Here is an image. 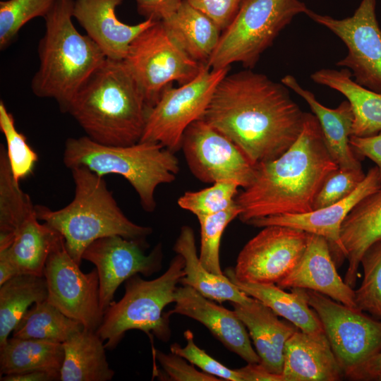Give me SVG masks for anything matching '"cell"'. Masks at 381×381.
Returning a JSON list of instances; mask_svg holds the SVG:
<instances>
[{"instance_id": "28", "label": "cell", "mask_w": 381, "mask_h": 381, "mask_svg": "<svg viewBox=\"0 0 381 381\" xmlns=\"http://www.w3.org/2000/svg\"><path fill=\"white\" fill-rule=\"evenodd\" d=\"M63 346L60 381H109L113 378L115 372L109 367L104 341L96 331L83 328Z\"/></svg>"}, {"instance_id": "48", "label": "cell", "mask_w": 381, "mask_h": 381, "mask_svg": "<svg viewBox=\"0 0 381 381\" xmlns=\"http://www.w3.org/2000/svg\"><path fill=\"white\" fill-rule=\"evenodd\" d=\"M1 381H56L60 377L44 371H32L22 374L5 375L0 377Z\"/></svg>"}, {"instance_id": "37", "label": "cell", "mask_w": 381, "mask_h": 381, "mask_svg": "<svg viewBox=\"0 0 381 381\" xmlns=\"http://www.w3.org/2000/svg\"><path fill=\"white\" fill-rule=\"evenodd\" d=\"M239 185L233 181H219L210 187L187 191L179 199V206L199 218L224 210L236 202Z\"/></svg>"}, {"instance_id": "22", "label": "cell", "mask_w": 381, "mask_h": 381, "mask_svg": "<svg viewBox=\"0 0 381 381\" xmlns=\"http://www.w3.org/2000/svg\"><path fill=\"white\" fill-rule=\"evenodd\" d=\"M231 303L253 340L260 363L270 372L282 375L285 344L298 329L279 320L269 307L253 297L242 303Z\"/></svg>"}, {"instance_id": "46", "label": "cell", "mask_w": 381, "mask_h": 381, "mask_svg": "<svg viewBox=\"0 0 381 381\" xmlns=\"http://www.w3.org/2000/svg\"><path fill=\"white\" fill-rule=\"evenodd\" d=\"M236 370L242 381H284L282 375L270 372L260 363H248Z\"/></svg>"}, {"instance_id": "44", "label": "cell", "mask_w": 381, "mask_h": 381, "mask_svg": "<svg viewBox=\"0 0 381 381\" xmlns=\"http://www.w3.org/2000/svg\"><path fill=\"white\" fill-rule=\"evenodd\" d=\"M350 145L358 157H368L378 169L381 180V131L368 137H350Z\"/></svg>"}, {"instance_id": "7", "label": "cell", "mask_w": 381, "mask_h": 381, "mask_svg": "<svg viewBox=\"0 0 381 381\" xmlns=\"http://www.w3.org/2000/svg\"><path fill=\"white\" fill-rule=\"evenodd\" d=\"M184 260L176 254L168 269L159 277L145 280L138 274L125 282V293L104 311L103 320L96 331L104 341L107 350L114 349L127 331L138 329L151 339L162 341L171 337L170 315L164 308L174 303L177 284L185 275Z\"/></svg>"}, {"instance_id": "27", "label": "cell", "mask_w": 381, "mask_h": 381, "mask_svg": "<svg viewBox=\"0 0 381 381\" xmlns=\"http://www.w3.org/2000/svg\"><path fill=\"white\" fill-rule=\"evenodd\" d=\"M173 249L184 260L185 275L180 280L182 285L190 286L203 296L219 303L224 301L242 303L250 298L226 274H215L202 265L191 227H181Z\"/></svg>"}, {"instance_id": "26", "label": "cell", "mask_w": 381, "mask_h": 381, "mask_svg": "<svg viewBox=\"0 0 381 381\" xmlns=\"http://www.w3.org/2000/svg\"><path fill=\"white\" fill-rule=\"evenodd\" d=\"M160 21L188 56L207 64L222 32L213 20L183 0L173 13Z\"/></svg>"}, {"instance_id": "25", "label": "cell", "mask_w": 381, "mask_h": 381, "mask_svg": "<svg viewBox=\"0 0 381 381\" xmlns=\"http://www.w3.org/2000/svg\"><path fill=\"white\" fill-rule=\"evenodd\" d=\"M310 78L337 90L349 101L353 113L351 135L368 137L381 131V93L358 84L347 68H322L312 73Z\"/></svg>"}, {"instance_id": "19", "label": "cell", "mask_w": 381, "mask_h": 381, "mask_svg": "<svg viewBox=\"0 0 381 381\" xmlns=\"http://www.w3.org/2000/svg\"><path fill=\"white\" fill-rule=\"evenodd\" d=\"M327 240L309 234L305 251L294 270L277 284L282 289H305L356 308L355 290L337 270Z\"/></svg>"}, {"instance_id": "4", "label": "cell", "mask_w": 381, "mask_h": 381, "mask_svg": "<svg viewBox=\"0 0 381 381\" xmlns=\"http://www.w3.org/2000/svg\"><path fill=\"white\" fill-rule=\"evenodd\" d=\"M74 1L56 0L44 16L45 32L37 47L40 66L31 80L34 95L54 99L63 112H68L80 86L107 59L88 35L75 28Z\"/></svg>"}, {"instance_id": "49", "label": "cell", "mask_w": 381, "mask_h": 381, "mask_svg": "<svg viewBox=\"0 0 381 381\" xmlns=\"http://www.w3.org/2000/svg\"><path fill=\"white\" fill-rule=\"evenodd\" d=\"M18 274H20L16 265L6 251H0V285Z\"/></svg>"}, {"instance_id": "18", "label": "cell", "mask_w": 381, "mask_h": 381, "mask_svg": "<svg viewBox=\"0 0 381 381\" xmlns=\"http://www.w3.org/2000/svg\"><path fill=\"white\" fill-rule=\"evenodd\" d=\"M174 307L168 312L190 318L202 324L228 350L248 363H260L248 330L236 313L217 305L190 286H177Z\"/></svg>"}, {"instance_id": "14", "label": "cell", "mask_w": 381, "mask_h": 381, "mask_svg": "<svg viewBox=\"0 0 381 381\" xmlns=\"http://www.w3.org/2000/svg\"><path fill=\"white\" fill-rule=\"evenodd\" d=\"M262 228L240 251L235 267L225 270L240 282L276 284L294 270L305 251L308 233L279 225Z\"/></svg>"}, {"instance_id": "32", "label": "cell", "mask_w": 381, "mask_h": 381, "mask_svg": "<svg viewBox=\"0 0 381 381\" xmlns=\"http://www.w3.org/2000/svg\"><path fill=\"white\" fill-rule=\"evenodd\" d=\"M47 297L44 276L20 274L0 285V346L7 341L30 307Z\"/></svg>"}, {"instance_id": "39", "label": "cell", "mask_w": 381, "mask_h": 381, "mask_svg": "<svg viewBox=\"0 0 381 381\" xmlns=\"http://www.w3.org/2000/svg\"><path fill=\"white\" fill-rule=\"evenodd\" d=\"M361 265L363 278L355 290L356 308L381 321V241L367 250Z\"/></svg>"}, {"instance_id": "43", "label": "cell", "mask_w": 381, "mask_h": 381, "mask_svg": "<svg viewBox=\"0 0 381 381\" xmlns=\"http://www.w3.org/2000/svg\"><path fill=\"white\" fill-rule=\"evenodd\" d=\"M223 31L233 20L244 0H186Z\"/></svg>"}, {"instance_id": "34", "label": "cell", "mask_w": 381, "mask_h": 381, "mask_svg": "<svg viewBox=\"0 0 381 381\" xmlns=\"http://www.w3.org/2000/svg\"><path fill=\"white\" fill-rule=\"evenodd\" d=\"M84 327L47 300L35 303L25 313L12 332V337L64 343Z\"/></svg>"}, {"instance_id": "5", "label": "cell", "mask_w": 381, "mask_h": 381, "mask_svg": "<svg viewBox=\"0 0 381 381\" xmlns=\"http://www.w3.org/2000/svg\"><path fill=\"white\" fill-rule=\"evenodd\" d=\"M74 186L72 201L52 210L35 205L39 220L49 224L64 238L71 258L80 265L86 248L109 236L145 241L152 229L131 221L122 212L103 176L85 167L71 169Z\"/></svg>"}, {"instance_id": "30", "label": "cell", "mask_w": 381, "mask_h": 381, "mask_svg": "<svg viewBox=\"0 0 381 381\" xmlns=\"http://www.w3.org/2000/svg\"><path fill=\"white\" fill-rule=\"evenodd\" d=\"M63 343L12 337L0 346V377L44 371L60 377Z\"/></svg>"}, {"instance_id": "6", "label": "cell", "mask_w": 381, "mask_h": 381, "mask_svg": "<svg viewBox=\"0 0 381 381\" xmlns=\"http://www.w3.org/2000/svg\"><path fill=\"white\" fill-rule=\"evenodd\" d=\"M63 162L69 169L85 167L104 176H123L134 188L143 208H156L157 188L173 182L179 171L174 152L155 142L139 141L129 145H107L87 135L69 138L65 142Z\"/></svg>"}, {"instance_id": "36", "label": "cell", "mask_w": 381, "mask_h": 381, "mask_svg": "<svg viewBox=\"0 0 381 381\" xmlns=\"http://www.w3.org/2000/svg\"><path fill=\"white\" fill-rule=\"evenodd\" d=\"M240 213L241 209L236 202L224 210L198 218L200 226L199 259L208 271L215 274H224L219 260L222 236L228 224Z\"/></svg>"}, {"instance_id": "33", "label": "cell", "mask_w": 381, "mask_h": 381, "mask_svg": "<svg viewBox=\"0 0 381 381\" xmlns=\"http://www.w3.org/2000/svg\"><path fill=\"white\" fill-rule=\"evenodd\" d=\"M35 212V205L12 174L6 150L0 145V250L8 248L22 223Z\"/></svg>"}, {"instance_id": "17", "label": "cell", "mask_w": 381, "mask_h": 381, "mask_svg": "<svg viewBox=\"0 0 381 381\" xmlns=\"http://www.w3.org/2000/svg\"><path fill=\"white\" fill-rule=\"evenodd\" d=\"M381 188L377 167L370 168L356 190L346 198L327 207L303 214H280L251 220L247 223L255 227L284 226L325 238L337 266L345 257L340 238L341 224L352 209L365 196Z\"/></svg>"}, {"instance_id": "21", "label": "cell", "mask_w": 381, "mask_h": 381, "mask_svg": "<svg viewBox=\"0 0 381 381\" xmlns=\"http://www.w3.org/2000/svg\"><path fill=\"white\" fill-rule=\"evenodd\" d=\"M282 376L284 381H337L344 374L325 332L298 329L285 344Z\"/></svg>"}, {"instance_id": "41", "label": "cell", "mask_w": 381, "mask_h": 381, "mask_svg": "<svg viewBox=\"0 0 381 381\" xmlns=\"http://www.w3.org/2000/svg\"><path fill=\"white\" fill-rule=\"evenodd\" d=\"M183 335L186 339V345L181 347L176 343L172 344L170 346L171 353L184 358L202 371L219 377L222 380L242 381L236 369L232 370L227 368L199 348L195 344L193 332L190 329L185 331Z\"/></svg>"}, {"instance_id": "9", "label": "cell", "mask_w": 381, "mask_h": 381, "mask_svg": "<svg viewBox=\"0 0 381 381\" xmlns=\"http://www.w3.org/2000/svg\"><path fill=\"white\" fill-rule=\"evenodd\" d=\"M123 61L149 109L168 85L191 81L205 66L182 50L162 21L155 22L135 37Z\"/></svg>"}, {"instance_id": "2", "label": "cell", "mask_w": 381, "mask_h": 381, "mask_svg": "<svg viewBox=\"0 0 381 381\" xmlns=\"http://www.w3.org/2000/svg\"><path fill=\"white\" fill-rule=\"evenodd\" d=\"M339 166L325 145L319 122L306 112L301 133L279 157L255 166L251 182L236 198L241 221L313 210L317 193Z\"/></svg>"}, {"instance_id": "31", "label": "cell", "mask_w": 381, "mask_h": 381, "mask_svg": "<svg viewBox=\"0 0 381 381\" xmlns=\"http://www.w3.org/2000/svg\"><path fill=\"white\" fill-rule=\"evenodd\" d=\"M61 236L47 223H40L35 212L22 223L11 245L3 250L16 265L19 274L44 276L47 258Z\"/></svg>"}, {"instance_id": "42", "label": "cell", "mask_w": 381, "mask_h": 381, "mask_svg": "<svg viewBox=\"0 0 381 381\" xmlns=\"http://www.w3.org/2000/svg\"><path fill=\"white\" fill-rule=\"evenodd\" d=\"M153 355L166 375L165 380L174 381H219L221 379L197 370L194 365L174 353H166L153 349Z\"/></svg>"}, {"instance_id": "40", "label": "cell", "mask_w": 381, "mask_h": 381, "mask_svg": "<svg viewBox=\"0 0 381 381\" xmlns=\"http://www.w3.org/2000/svg\"><path fill=\"white\" fill-rule=\"evenodd\" d=\"M363 168L338 167L326 178L317 193L313 210L333 205L352 193L365 177Z\"/></svg>"}, {"instance_id": "35", "label": "cell", "mask_w": 381, "mask_h": 381, "mask_svg": "<svg viewBox=\"0 0 381 381\" xmlns=\"http://www.w3.org/2000/svg\"><path fill=\"white\" fill-rule=\"evenodd\" d=\"M0 130L6 139V155L12 174L20 183L33 173L38 155L28 144L26 137L17 130L14 117L3 100L0 101Z\"/></svg>"}, {"instance_id": "10", "label": "cell", "mask_w": 381, "mask_h": 381, "mask_svg": "<svg viewBox=\"0 0 381 381\" xmlns=\"http://www.w3.org/2000/svg\"><path fill=\"white\" fill-rule=\"evenodd\" d=\"M303 290L322 323L344 377L353 380L381 351V321L318 292Z\"/></svg>"}, {"instance_id": "20", "label": "cell", "mask_w": 381, "mask_h": 381, "mask_svg": "<svg viewBox=\"0 0 381 381\" xmlns=\"http://www.w3.org/2000/svg\"><path fill=\"white\" fill-rule=\"evenodd\" d=\"M123 0H75L73 16L107 59L123 60L135 37L156 20L135 25L121 22L116 9Z\"/></svg>"}, {"instance_id": "45", "label": "cell", "mask_w": 381, "mask_h": 381, "mask_svg": "<svg viewBox=\"0 0 381 381\" xmlns=\"http://www.w3.org/2000/svg\"><path fill=\"white\" fill-rule=\"evenodd\" d=\"M137 10L145 19L160 21L173 13L183 0H135Z\"/></svg>"}, {"instance_id": "12", "label": "cell", "mask_w": 381, "mask_h": 381, "mask_svg": "<svg viewBox=\"0 0 381 381\" xmlns=\"http://www.w3.org/2000/svg\"><path fill=\"white\" fill-rule=\"evenodd\" d=\"M376 0H361L351 16L337 19L310 9L306 14L325 27L346 45L347 54L337 63L349 70L360 85L381 93V29Z\"/></svg>"}, {"instance_id": "47", "label": "cell", "mask_w": 381, "mask_h": 381, "mask_svg": "<svg viewBox=\"0 0 381 381\" xmlns=\"http://www.w3.org/2000/svg\"><path fill=\"white\" fill-rule=\"evenodd\" d=\"M353 380L381 381V351L372 357L361 368Z\"/></svg>"}, {"instance_id": "1", "label": "cell", "mask_w": 381, "mask_h": 381, "mask_svg": "<svg viewBox=\"0 0 381 381\" xmlns=\"http://www.w3.org/2000/svg\"><path fill=\"white\" fill-rule=\"evenodd\" d=\"M306 116L282 82L248 69L221 80L201 119L256 166L279 157L295 143Z\"/></svg>"}, {"instance_id": "38", "label": "cell", "mask_w": 381, "mask_h": 381, "mask_svg": "<svg viewBox=\"0 0 381 381\" xmlns=\"http://www.w3.org/2000/svg\"><path fill=\"white\" fill-rule=\"evenodd\" d=\"M56 0H6L0 1V49H6L22 27L49 11Z\"/></svg>"}, {"instance_id": "15", "label": "cell", "mask_w": 381, "mask_h": 381, "mask_svg": "<svg viewBox=\"0 0 381 381\" xmlns=\"http://www.w3.org/2000/svg\"><path fill=\"white\" fill-rule=\"evenodd\" d=\"M181 149L190 171L202 182L233 181L243 188L253 178L255 166L241 149L201 119L187 128Z\"/></svg>"}, {"instance_id": "8", "label": "cell", "mask_w": 381, "mask_h": 381, "mask_svg": "<svg viewBox=\"0 0 381 381\" xmlns=\"http://www.w3.org/2000/svg\"><path fill=\"white\" fill-rule=\"evenodd\" d=\"M308 11L300 0H244L206 66L217 70L240 63L253 68L294 18Z\"/></svg>"}, {"instance_id": "16", "label": "cell", "mask_w": 381, "mask_h": 381, "mask_svg": "<svg viewBox=\"0 0 381 381\" xmlns=\"http://www.w3.org/2000/svg\"><path fill=\"white\" fill-rule=\"evenodd\" d=\"M145 243L121 236H109L93 241L83 252L82 259L92 262L97 269L99 302L104 313L114 301L115 292L123 282L135 274L149 277L161 270V244L146 255Z\"/></svg>"}, {"instance_id": "24", "label": "cell", "mask_w": 381, "mask_h": 381, "mask_svg": "<svg viewBox=\"0 0 381 381\" xmlns=\"http://www.w3.org/2000/svg\"><path fill=\"white\" fill-rule=\"evenodd\" d=\"M340 238L348 267L344 282L353 287L367 250L381 241V188L363 198L344 220Z\"/></svg>"}, {"instance_id": "13", "label": "cell", "mask_w": 381, "mask_h": 381, "mask_svg": "<svg viewBox=\"0 0 381 381\" xmlns=\"http://www.w3.org/2000/svg\"><path fill=\"white\" fill-rule=\"evenodd\" d=\"M43 275L47 284V301L85 329L97 331L104 316L97 269L83 273L67 251L62 236L47 258Z\"/></svg>"}, {"instance_id": "29", "label": "cell", "mask_w": 381, "mask_h": 381, "mask_svg": "<svg viewBox=\"0 0 381 381\" xmlns=\"http://www.w3.org/2000/svg\"><path fill=\"white\" fill-rule=\"evenodd\" d=\"M225 274L241 291L263 303L298 329L308 333L324 332L322 323L315 311L309 306L303 289H291V292H286L275 284L240 282L228 272Z\"/></svg>"}, {"instance_id": "23", "label": "cell", "mask_w": 381, "mask_h": 381, "mask_svg": "<svg viewBox=\"0 0 381 381\" xmlns=\"http://www.w3.org/2000/svg\"><path fill=\"white\" fill-rule=\"evenodd\" d=\"M281 82L307 102L319 122L325 145L337 164L344 168H361V163L349 143L353 113L349 101L341 102L334 109L328 108L312 92L301 86L294 76L286 75Z\"/></svg>"}, {"instance_id": "3", "label": "cell", "mask_w": 381, "mask_h": 381, "mask_svg": "<svg viewBox=\"0 0 381 381\" xmlns=\"http://www.w3.org/2000/svg\"><path fill=\"white\" fill-rule=\"evenodd\" d=\"M148 111L123 60L107 58L80 86L67 113L92 140L129 145L140 140Z\"/></svg>"}, {"instance_id": "11", "label": "cell", "mask_w": 381, "mask_h": 381, "mask_svg": "<svg viewBox=\"0 0 381 381\" xmlns=\"http://www.w3.org/2000/svg\"><path fill=\"white\" fill-rule=\"evenodd\" d=\"M229 68L214 70L205 65L191 81L176 87L168 85L149 109L140 141L159 143L174 152L180 150L184 132L202 119Z\"/></svg>"}]
</instances>
